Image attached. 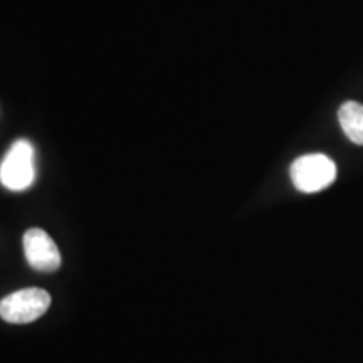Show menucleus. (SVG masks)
Returning <instances> with one entry per match:
<instances>
[{
  "instance_id": "obj_1",
  "label": "nucleus",
  "mask_w": 363,
  "mask_h": 363,
  "mask_svg": "<svg viewBox=\"0 0 363 363\" xmlns=\"http://www.w3.org/2000/svg\"><path fill=\"white\" fill-rule=\"evenodd\" d=\"M289 172L294 187L305 194L320 192L337 180V165L323 153H310L296 158Z\"/></svg>"
},
{
  "instance_id": "obj_2",
  "label": "nucleus",
  "mask_w": 363,
  "mask_h": 363,
  "mask_svg": "<svg viewBox=\"0 0 363 363\" xmlns=\"http://www.w3.org/2000/svg\"><path fill=\"white\" fill-rule=\"evenodd\" d=\"M51 306V296L39 288H27L0 301V318L7 323L26 325L39 320Z\"/></svg>"
},
{
  "instance_id": "obj_3",
  "label": "nucleus",
  "mask_w": 363,
  "mask_h": 363,
  "mask_svg": "<svg viewBox=\"0 0 363 363\" xmlns=\"http://www.w3.org/2000/svg\"><path fill=\"white\" fill-rule=\"evenodd\" d=\"M35 180L34 147L27 140H17L0 163V182L13 192L29 189Z\"/></svg>"
},
{
  "instance_id": "obj_4",
  "label": "nucleus",
  "mask_w": 363,
  "mask_h": 363,
  "mask_svg": "<svg viewBox=\"0 0 363 363\" xmlns=\"http://www.w3.org/2000/svg\"><path fill=\"white\" fill-rule=\"evenodd\" d=\"M24 252L29 266L35 271L51 272L61 266V252L56 242L39 227H33L24 234Z\"/></svg>"
},
{
  "instance_id": "obj_5",
  "label": "nucleus",
  "mask_w": 363,
  "mask_h": 363,
  "mask_svg": "<svg viewBox=\"0 0 363 363\" xmlns=\"http://www.w3.org/2000/svg\"><path fill=\"white\" fill-rule=\"evenodd\" d=\"M338 121L347 138L355 145H363V104L347 101L340 106Z\"/></svg>"
}]
</instances>
